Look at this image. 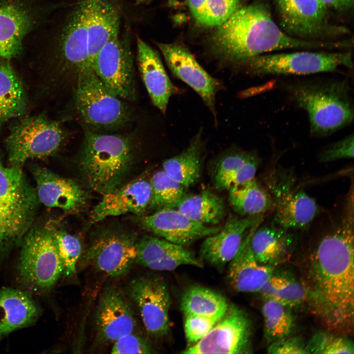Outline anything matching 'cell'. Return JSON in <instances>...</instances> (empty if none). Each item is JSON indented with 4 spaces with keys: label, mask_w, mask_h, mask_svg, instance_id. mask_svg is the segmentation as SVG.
Listing matches in <instances>:
<instances>
[{
    "label": "cell",
    "mask_w": 354,
    "mask_h": 354,
    "mask_svg": "<svg viewBox=\"0 0 354 354\" xmlns=\"http://www.w3.org/2000/svg\"><path fill=\"white\" fill-rule=\"evenodd\" d=\"M23 85L11 66L0 64V128L12 118L20 117L26 110Z\"/></svg>",
    "instance_id": "cell-33"
},
{
    "label": "cell",
    "mask_w": 354,
    "mask_h": 354,
    "mask_svg": "<svg viewBox=\"0 0 354 354\" xmlns=\"http://www.w3.org/2000/svg\"><path fill=\"white\" fill-rule=\"evenodd\" d=\"M292 180L281 175L270 183L275 209L273 224L289 230L306 228L319 212L315 200L295 189Z\"/></svg>",
    "instance_id": "cell-15"
},
{
    "label": "cell",
    "mask_w": 354,
    "mask_h": 354,
    "mask_svg": "<svg viewBox=\"0 0 354 354\" xmlns=\"http://www.w3.org/2000/svg\"><path fill=\"white\" fill-rule=\"evenodd\" d=\"M327 9L345 11L353 5L354 0H319Z\"/></svg>",
    "instance_id": "cell-48"
},
{
    "label": "cell",
    "mask_w": 354,
    "mask_h": 354,
    "mask_svg": "<svg viewBox=\"0 0 354 354\" xmlns=\"http://www.w3.org/2000/svg\"><path fill=\"white\" fill-rule=\"evenodd\" d=\"M95 325L97 339L106 343H114L134 331V312L118 288L110 286L103 292L95 312Z\"/></svg>",
    "instance_id": "cell-16"
},
{
    "label": "cell",
    "mask_w": 354,
    "mask_h": 354,
    "mask_svg": "<svg viewBox=\"0 0 354 354\" xmlns=\"http://www.w3.org/2000/svg\"><path fill=\"white\" fill-rule=\"evenodd\" d=\"M151 197L148 208L158 210L175 208L185 195L183 185L168 175L163 169L156 171L149 180Z\"/></svg>",
    "instance_id": "cell-38"
},
{
    "label": "cell",
    "mask_w": 354,
    "mask_h": 354,
    "mask_svg": "<svg viewBox=\"0 0 354 354\" xmlns=\"http://www.w3.org/2000/svg\"><path fill=\"white\" fill-rule=\"evenodd\" d=\"M54 234L58 253L67 276H76L78 261L81 256L82 246L79 239L63 230L55 228Z\"/></svg>",
    "instance_id": "cell-40"
},
{
    "label": "cell",
    "mask_w": 354,
    "mask_h": 354,
    "mask_svg": "<svg viewBox=\"0 0 354 354\" xmlns=\"http://www.w3.org/2000/svg\"><path fill=\"white\" fill-rule=\"evenodd\" d=\"M142 226L159 237L183 246L218 232L221 227L192 220L176 208H165L141 219Z\"/></svg>",
    "instance_id": "cell-17"
},
{
    "label": "cell",
    "mask_w": 354,
    "mask_h": 354,
    "mask_svg": "<svg viewBox=\"0 0 354 354\" xmlns=\"http://www.w3.org/2000/svg\"><path fill=\"white\" fill-rule=\"evenodd\" d=\"M128 292L147 332L155 336L166 334L170 327L171 299L164 281L157 276L137 277L130 283Z\"/></svg>",
    "instance_id": "cell-13"
},
{
    "label": "cell",
    "mask_w": 354,
    "mask_h": 354,
    "mask_svg": "<svg viewBox=\"0 0 354 354\" xmlns=\"http://www.w3.org/2000/svg\"><path fill=\"white\" fill-rule=\"evenodd\" d=\"M76 83L74 105L85 130L110 133L130 122L129 107L107 90L92 68L80 71Z\"/></svg>",
    "instance_id": "cell-5"
},
{
    "label": "cell",
    "mask_w": 354,
    "mask_h": 354,
    "mask_svg": "<svg viewBox=\"0 0 354 354\" xmlns=\"http://www.w3.org/2000/svg\"><path fill=\"white\" fill-rule=\"evenodd\" d=\"M111 354H151L154 349L143 336L132 332L113 343Z\"/></svg>",
    "instance_id": "cell-43"
},
{
    "label": "cell",
    "mask_w": 354,
    "mask_h": 354,
    "mask_svg": "<svg viewBox=\"0 0 354 354\" xmlns=\"http://www.w3.org/2000/svg\"><path fill=\"white\" fill-rule=\"evenodd\" d=\"M59 51L64 65L75 71L90 67L88 61V35L85 0H79L62 30Z\"/></svg>",
    "instance_id": "cell-25"
},
{
    "label": "cell",
    "mask_w": 354,
    "mask_h": 354,
    "mask_svg": "<svg viewBox=\"0 0 354 354\" xmlns=\"http://www.w3.org/2000/svg\"><path fill=\"white\" fill-rule=\"evenodd\" d=\"M54 230L49 224L31 226L21 243L18 278L21 284L30 290L47 291L63 273Z\"/></svg>",
    "instance_id": "cell-6"
},
{
    "label": "cell",
    "mask_w": 354,
    "mask_h": 354,
    "mask_svg": "<svg viewBox=\"0 0 354 354\" xmlns=\"http://www.w3.org/2000/svg\"><path fill=\"white\" fill-rule=\"evenodd\" d=\"M259 226L253 232L250 240L256 260L261 264L274 267L286 261L295 242L290 230L274 224Z\"/></svg>",
    "instance_id": "cell-28"
},
{
    "label": "cell",
    "mask_w": 354,
    "mask_h": 354,
    "mask_svg": "<svg viewBox=\"0 0 354 354\" xmlns=\"http://www.w3.org/2000/svg\"><path fill=\"white\" fill-rule=\"evenodd\" d=\"M266 298L273 299L291 308L307 299L306 288L294 278L274 273L260 292Z\"/></svg>",
    "instance_id": "cell-36"
},
{
    "label": "cell",
    "mask_w": 354,
    "mask_h": 354,
    "mask_svg": "<svg viewBox=\"0 0 354 354\" xmlns=\"http://www.w3.org/2000/svg\"><path fill=\"white\" fill-rule=\"evenodd\" d=\"M134 152L129 136L85 130L79 165L88 185L102 195L117 188L131 164Z\"/></svg>",
    "instance_id": "cell-4"
},
{
    "label": "cell",
    "mask_w": 354,
    "mask_h": 354,
    "mask_svg": "<svg viewBox=\"0 0 354 354\" xmlns=\"http://www.w3.org/2000/svg\"><path fill=\"white\" fill-rule=\"evenodd\" d=\"M260 163V158L257 155L231 175L215 183L216 188L220 190H229L235 185L254 178Z\"/></svg>",
    "instance_id": "cell-45"
},
{
    "label": "cell",
    "mask_w": 354,
    "mask_h": 354,
    "mask_svg": "<svg viewBox=\"0 0 354 354\" xmlns=\"http://www.w3.org/2000/svg\"><path fill=\"white\" fill-rule=\"evenodd\" d=\"M201 149L202 132L200 130L185 150L163 162L162 169L185 187H188L200 177Z\"/></svg>",
    "instance_id": "cell-31"
},
{
    "label": "cell",
    "mask_w": 354,
    "mask_h": 354,
    "mask_svg": "<svg viewBox=\"0 0 354 354\" xmlns=\"http://www.w3.org/2000/svg\"><path fill=\"white\" fill-rule=\"evenodd\" d=\"M220 319L196 315H185L184 332L189 344H194L206 336Z\"/></svg>",
    "instance_id": "cell-42"
},
{
    "label": "cell",
    "mask_w": 354,
    "mask_h": 354,
    "mask_svg": "<svg viewBox=\"0 0 354 354\" xmlns=\"http://www.w3.org/2000/svg\"><path fill=\"white\" fill-rule=\"evenodd\" d=\"M280 27L289 35L308 41L347 34L346 28L331 24L327 9L319 0H274Z\"/></svg>",
    "instance_id": "cell-9"
},
{
    "label": "cell",
    "mask_w": 354,
    "mask_h": 354,
    "mask_svg": "<svg viewBox=\"0 0 354 354\" xmlns=\"http://www.w3.org/2000/svg\"><path fill=\"white\" fill-rule=\"evenodd\" d=\"M308 354L354 353L353 343L349 339L324 332L315 334L306 345Z\"/></svg>",
    "instance_id": "cell-41"
},
{
    "label": "cell",
    "mask_w": 354,
    "mask_h": 354,
    "mask_svg": "<svg viewBox=\"0 0 354 354\" xmlns=\"http://www.w3.org/2000/svg\"><path fill=\"white\" fill-rule=\"evenodd\" d=\"M39 307L27 292L4 288L0 290V340L38 319Z\"/></svg>",
    "instance_id": "cell-27"
},
{
    "label": "cell",
    "mask_w": 354,
    "mask_h": 354,
    "mask_svg": "<svg viewBox=\"0 0 354 354\" xmlns=\"http://www.w3.org/2000/svg\"><path fill=\"white\" fill-rule=\"evenodd\" d=\"M240 0H198L192 14L198 24L217 27L239 8Z\"/></svg>",
    "instance_id": "cell-39"
},
{
    "label": "cell",
    "mask_w": 354,
    "mask_h": 354,
    "mask_svg": "<svg viewBox=\"0 0 354 354\" xmlns=\"http://www.w3.org/2000/svg\"><path fill=\"white\" fill-rule=\"evenodd\" d=\"M63 139L59 124L44 116L21 120L12 126L5 141L10 166L21 167L28 160L52 155Z\"/></svg>",
    "instance_id": "cell-8"
},
{
    "label": "cell",
    "mask_w": 354,
    "mask_h": 354,
    "mask_svg": "<svg viewBox=\"0 0 354 354\" xmlns=\"http://www.w3.org/2000/svg\"><path fill=\"white\" fill-rule=\"evenodd\" d=\"M175 208L193 220L211 225L218 224L226 211L223 199L209 190L197 194H185Z\"/></svg>",
    "instance_id": "cell-32"
},
{
    "label": "cell",
    "mask_w": 354,
    "mask_h": 354,
    "mask_svg": "<svg viewBox=\"0 0 354 354\" xmlns=\"http://www.w3.org/2000/svg\"><path fill=\"white\" fill-rule=\"evenodd\" d=\"M94 207L90 222H98L109 216L133 213L141 214L148 208L151 197L150 181L138 178L103 195Z\"/></svg>",
    "instance_id": "cell-19"
},
{
    "label": "cell",
    "mask_w": 354,
    "mask_h": 354,
    "mask_svg": "<svg viewBox=\"0 0 354 354\" xmlns=\"http://www.w3.org/2000/svg\"><path fill=\"white\" fill-rule=\"evenodd\" d=\"M31 172L36 184L37 199L46 206L71 211L85 201V192L72 180L38 166H33Z\"/></svg>",
    "instance_id": "cell-23"
},
{
    "label": "cell",
    "mask_w": 354,
    "mask_h": 354,
    "mask_svg": "<svg viewBox=\"0 0 354 354\" xmlns=\"http://www.w3.org/2000/svg\"><path fill=\"white\" fill-rule=\"evenodd\" d=\"M263 214L239 218L230 214L223 227L207 236L200 248L201 258L213 266L223 268L236 255L251 228Z\"/></svg>",
    "instance_id": "cell-18"
},
{
    "label": "cell",
    "mask_w": 354,
    "mask_h": 354,
    "mask_svg": "<svg viewBox=\"0 0 354 354\" xmlns=\"http://www.w3.org/2000/svg\"><path fill=\"white\" fill-rule=\"evenodd\" d=\"M36 206L0 198V259L21 244L32 226Z\"/></svg>",
    "instance_id": "cell-29"
},
{
    "label": "cell",
    "mask_w": 354,
    "mask_h": 354,
    "mask_svg": "<svg viewBox=\"0 0 354 354\" xmlns=\"http://www.w3.org/2000/svg\"><path fill=\"white\" fill-rule=\"evenodd\" d=\"M257 154L251 152L235 151L224 155L219 160L215 176V183L234 173Z\"/></svg>",
    "instance_id": "cell-44"
},
{
    "label": "cell",
    "mask_w": 354,
    "mask_h": 354,
    "mask_svg": "<svg viewBox=\"0 0 354 354\" xmlns=\"http://www.w3.org/2000/svg\"><path fill=\"white\" fill-rule=\"evenodd\" d=\"M267 353L272 354H308L306 345L297 337L284 338L271 343Z\"/></svg>",
    "instance_id": "cell-47"
},
{
    "label": "cell",
    "mask_w": 354,
    "mask_h": 354,
    "mask_svg": "<svg viewBox=\"0 0 354 354\" xmlns=\"http://www.w3.org/2000/svg\"><path fill=\"white\" fill-rule=\"evenodd\" d=\"M213 39L220 55L240 62L274 51L333 49L335 46L332 41H308L289 35L260 3L239 8L217 27Z\"/></svg>",
    "instance_id": "cell-2"
},
{
    "label": "cell",
    "mask_w": 354,
    "mask_h": 354,
    "mask_svg": "<svg viewBox=\"0 0 354 354\" xmlns=\"http://www.w3.org/2000/svg\"><path fill=\"white\" fill-rule=\"evenodd\" d=\"M172 73L191 87L200 96L216 119L215 98L222 86L209 75L185 47L175 43H158Z\"/></svg>",
    "instance_id": "cell-14"
},
{
    "label": "cell",
    "mask_w": 354,
    "mask_h": 354,
    "mask_svg": "<svg viewBox=\"0 0 354 354\" xmlns=\"http://www.w3.org/2000/svg\"><path fill=\"white\" fill-rule=\"evenodd\" d=\"M261 221L257 222L251 228L237 254L229 262L228 281L233 288L239 292H259L274 273V267L260 263L250 247L252 234Z\"/></svg>",
    "instance_id": "cell-21"
},
{
    "label": "cell",
    "mask_w": 354,
    "mask_h": 354,
    "mask_svg": "<svg viewBox=\"0 0 354 354\" xmlns=\"http://www.w3.org/2000/svg\"><path fill=\"white\" fill-rule=\"evenodd\" d=\"M107 90L128 100L136 97L133 56L126 37L113 38L101 49L92 66Z\"/></svg>",
    "instance_id": "cell-10"
},
{
    "label": "cell",
    "mask_w": 354,
    "mask_h": 354,
    "mask_svg": "<svg viewBox=\"0 0 354 354\" xmlns=\"http://www.w3.org/2000/svg\"><path fill=\"white\" fill-rule=\"evenodd\" d=\"M88 35V61L92 68L103 46L119 35L120 14L112 0H85Z\"/></svg>",
    "instance_id": "cell-22"
},
{
    "label": "cell",
    "mask_w": 354,
    "mask_h": 354,
    "mask_svg": "<svg viewBox=\"0 0 354 354\" xmlns=\"http://www.w3.org/2000/svg\"><path fill=\"white\" fill-rule=\"evenodd\" d=\"M344 208L310 255L306 289L314 313L337 333L350 332L354 322V202Z\"/></svg>",
    "instance_id": "cell-1"
},
{
    "label": "cell",
    "mask_w": 354,
    "mask_h": 354,
    "mask_svg": "<svg viewBox=\"0 0 354 354\" xmlns=\"http://www.w3.org/2000/svg\"><path fill=\"white\" fill-rule=\"evenodd\" d=\"M137 61L139 71L150 98L163 114L177 88L170 79L158 54L140 38H137Z\"/></svg>",
    "instance_id": "cell-24"
},
{
    "label": "cell",
    "mask_w": 354,
    "mask_h": 354,
    "mask_svg": "<svg viewBox=\"0 0 354 354\" xmlns=\"http://www.w3.org/2000/svg\"><path fill=\"white\" fill-rule=\"evenodd\" d=\"M31 13L23 5L12 1H0V58L19 55L24 37L32 26Z\"/></svg>",
    "instance_id": "cell-26"
},
{
    "label": "cell",
    "mask_w": 354,
    "mask_h": 354,
    "mask_svg": "<svg viewBox=\"0 0 354 354\" xmlns=\"http://www.w3.org/2000/svg\"><path fill=\"white\" fill-rule=\"evenodd\" d=\"M135 263L158 271H172L183 265L200 268L203 263L184 246L161 237L145 236L136 243Z\"/></svg>",
    "instance_id": "cell-20"
},
{
    "label": "cell",
    "mask_w": 354,
    "mask_h": 354,
    "mask_svg": "<svg viewBox=\"0 0 354 354\" xmlns=\"http://www.w3.org/2000/svg\"><path fill=\"white\" fill-rule=\"evenodd\" d=\"M251 328L250 320L244 312L232 307L206 336L181 353H250Z\"/></svg>",
    "instance_id": "cell-11"
},
{
    "label": "cell",
    "mask_w": 354,
    "mask_h": 354,
    "mask_svg": "<svg viewBox=\"0 0 354 354\" xmlns=\"http://www.w3.org/2000/svg\"><path fill=\"white\" fill-rule=\"evenodd\" d=\"M292 100L307 113L311 134L322 137L354 119V104L346 81H297L285 84Z\"/></svg>",
    "instance_id": "cell-3"
},
{
    "label": "cell",
    "mask_w": 354,
    "mask_h": 354,
    "mask_svg": "<svg viewBox=\"0 0 354 354\" xmlns=\"http://www.w3.org/2000/svg\"><path fill=\"white\" fill-rule=\"evenodd\" d=\"M229 191L231 206L241 215L263 214L274 207L273 197L255 177L232 187Z\"/></svg>",
    "instance_id": "cell-30"
},
{
    "label": "cell",
    "mask_w": 354,
    "mask_h": 354,
    "mask_svg": "<svg viewBox=\"0 0 354 354\" xmlns=\"http://www.w3.org/2000/svg\"><path fill=\"white\" fill-rule=\"evenodd\" d=\"M0 198L10 202L36 205V190L28 184L19 167L4 166L0 159Z\"/></svg>",
    "instance_id": "cell-35"
},
{
    "label": "cell",
    "mask_w": 354,
    "mask_h": 354,
    "mask_svg": "<svg viewBox=\"0 0 354 354\" xmlns=\"http://www.w3.org/2000/svg\"><path fill=\"white\" fill-rule=\"evenodd\" d=\"M150 0H136V3L137 4H141V3H144L147 2L149 1Z\"/></svg>",
    "instance_id": "cell-49"
},
{
    "label": "cell",
    "mask_w": 354,
    "mask_h": 354,
    "mask_svg": "<svg viewBox=\"0 0 354 354\" xmlns=\"http://www.w3.org/2000/svg\"><path fill=\"white\" fill-rule=\"evenodd\" d=\"M242 63L246 72L254 76L307 75L334 71L339 67L352 68L349 52H297L265 54Z\"/></svg>",
    "instance_id": "cell-7"
},
{
    "label": "cell",
    "mask_w": 354,
    "mask_h": 354,
    "mask_svg": "<svg viewBox=\"0 0 354 354\" xmlns=\"http://www.w3.org/2000/svg\"><path fill=\"white\" fill-rule=\"evenodd\" d=\"M354 157V135H349L324 149L319 155L322 162H328Z\"/></svg>",
    "instance_id": "cell-46"
},
{
    "label": "cell",
    "mask_w": 354,
    "mask_h": 354,
    "mask_svg": "<svg viewBox=\"0 0 354 354\" xmlns=\"http://www.w3.org/2000/svg\"><path fill=\"white\" fill-rule=\"evenodd\" d=\"M266 299L262 311L266 340L272 343L288 337L294 327L290 308L273 299Z\"/></svg>",
    "instance_id": "cell-37"
},
{
    "label": "cell",
    "mask_w": 354,
    "mask_h": 354,
    "mask_svg": "<svg viewBox=\"0 0 354 354\" xmlns=\"http://www.w3.org/2000/svg\"><path fill=\"white\" fill-rule=\"evenodd\" d=\"M135 236L124 232H105L92 242L83 255V263L112 278L126 274L135 263Z\"/></svg>",
    "instance_id": "cell-12"
},
{
    "label": "cell",
    "mask_w": 354,
    "mask_h": 354,
    "mask_svg": "<svg viewBox=\"0 0 354 354\" xmlns=\"http://www.w3.org/2000/svg\"><path fill=\"white\" fill-rule=\"evenodd\" d=\"M181 309L184 316L196 315L221 319L228 309L226 298L220 294L200 286H193L184 293Z\"/></svg>",
    "instance_id": "cell-34"
}]
</instances>
